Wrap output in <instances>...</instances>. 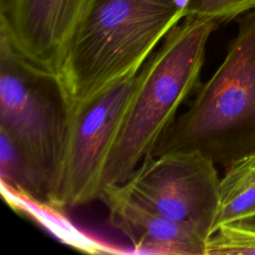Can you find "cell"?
<instances>
[{"label": "cell", "mask_w": 255, "mask_h": 255, "mask_svg": "<svg viewBox=\"0 0 255 255\" xmlns=\"http://www.w3.org/2000/svg\"><path fill=\"white\" fill-rule=\"evenodd\" d=\"M174 151H198L224 167L255 154V9L240 18L223 62L149 156Z\"/></svg>", "instance_id": "3"}, {"label": "cell", "mask_w": 255, "mask_h": 255, "mask_svg": "<svg viewBox=\"0 0 255 255\" xmlns=\"http://www.w3.org/2000/svg\"><path fill=\"white\" fill-rule=\"evenodd\" d=\"M135 77L113 85L71 115L48 193L51 206L63 209L100 198L104 168L131 98Z\"/></svg>", "instance_id": "5"}, {"label": "cell", "mask_w": 255, "mask_h": 255, "mask_svg": "<svg viewBox=\"0 0 255 255\" xmlns=\"http://www.w3.org/2000/svg\"><path fill=\"white\" fill-rule=\"evenodd\" d=\"M188 0H89L58 70L71 115L135 77L181 19Z\"/></svg>", "instance_id": "1"}, {"label": "cell", "mask_w": 255, "mask_h": 255, "mask_svg": "<svg viewBox=\"0 0 255 255\" xmlns=\"http://www.w3.org/2000/svg\"><path fill=\"white\" fill-rule=\"evenodd\" d=\"M219 182L215 163L207 156L174 151L145 157L124 184L147 207L208 240L218 210Z\"/></svg>", "instance_id": "6"}, {"label": "cell", "mask_w": 255, "mask_h": 255, "mask_svg": "<svg viewBox=\"0 0 255 255\" xmlns=\"http://www.w3.org/2000/svg\"><path fill=\"white\" fill-rule=\"evenodd\" d=\"M0 176L2 188L13 196L49 204L48 180L3 131H0Z\"/></svg>", "instance_id": "10"}, {"label": "cell", "mask_w": 255, "mask_h": 255, "mask_svg": "<svg viewBox=\"0 0 255 255\" xmlns=\"http://www.w3.org/2000/svg\"><path fill=\"white\" fill-rule=\"evenodd\" d=\"M218 26L210 19L184 18L142 66L107 158L102 189L127 181L151 155L180 106L199 88L206 43Z\"/></svg>", "instance_id": "2"}, {"label": "cell", "mask_w": 255, "mask_h": 255, "mask_svg": "<svg viewBox=\"0 0 255 255\" xmlns=\"http://www.w3.org/2000/svg\"><path fill=\"white\" fill-rule=\"evenodd\" d=\"M9 3H10V0H0V12L5 11L9 5Z\"/></svg>", "instance_id": "14"}, {"label": "cell", "mask_w": 255, "mask_h": 255, "mask_svg": "<svg viewBox=\"0 0 255 255\" xmlns=\"http://www.w3.org/2000/svg\"><path fill=\"white\" fill-rule=\"evenodd\" d=\"M255 9V0H188L186 17L203 18L226 23Z\"/></svg>", "instance_id": "12"}, {"label": "cell", "mask_w": 255, "mask_h": 255, "mask_svg": "<svg viewBox=\"0 0 255 255\" xmlns=\"http://www.w3.org/2000/svg\"><path fill=\"white\" fill-rule=\"evenodd\" d=\"M225 225H229V226H232V227H236V228L245 229V230L255 232V214L251 215V216L244 217L242 219L236 220L234 222H231V223H228V224H225Z\"/></svg>", "instance_id": "13"}, {"label": "cell", "mask_w": 255, "mask_h": 255, "mask_svg": "<svg viewBox=\"0 0 255 255\" xmlns=\"http://www.w3.org/2000/svg\"><path fill=\"white\" fill-rule=\"evenodd\" d=\"M206 255H255V232L222 225L207 240Z\"/></svg>", "instance_id": "11"}, {"label": "cell", "mask_w": 255, "mask_h": 255, "mask_svg": "<svg viewBox=\"0 0 255 255\" xmlns=\"http://www.w3.org/2000/svg\"><path fill=\"white\" fill-rule=\"evenodd\" d=\"M89 0H10L0 28L16 48L41 68L58 73Z\"/></svg>", "instance_id": "7"}, {"label": "cell", "mask_w": 255, "mask_h": 255, "mask_svg": "<svg viewBox=\"0 0 255 255\" xmlns=\"http://www.w3.org/2000/svg\"><path fill=\"white\" fill-rule=\"evenodd\" d=\"M70 119L58 74L27 59L0 28V131L48 180L49 189Z\"/></svg>", "instance_id": "4"}, {"label": "cell", "mask_w": 255, "mask_h": 255, "mask_svg": "<svg viewBox=\"0 0 255 255\" xmlns=\"http://www.w3.org/2000/svg\"><path fill=\"white\" fill-rule=\"evenodd\" d=\"M226 168L219 182V204L213 233L222 225L255 214V154Z\"/></svg>", "instance_id": "9"}, {"label": "cell", "mask_w": 255, "mask_h": 255, "mask_svg": "<svg viewBox=\"0 0 255 255\" xmlns=\"http://www.w3.org/2000/svg\"><path fill=\"white\" fill-rule=\"evenodd\" d=\"M109 223L122 232L137 252L168 255H206L207 240L138 201L121 184L106 185L100 198Z\"/></svg>", "instance_id": "8"}]
</instances>
